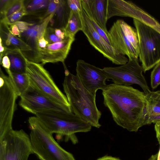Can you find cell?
Returning <instances> with one entry per match:
<instances>
[{"label": "cell", "instance_id": "ffe728a7", "mask_svg": "<svg viewBox=\"0 0 160 160\" xmlns=\"http://www.w3.org/2000/svg\"><path fill=\"white\" fill-rule=\"evenodd\" d=\"M4 24L6 26L7 30V32H4L6 35L4 42L6 46L12 47V48H14V49L19 50L22 52L33 50L32 47L30 45L20 38L13 35L11 32L9 28L8 27V25Z\"/></svg>", "mask_w": 160, "mask_h": 160}, {"label": "cell", "instance_id": "e0dca14e", "mask_svg": "<svg viewBox=\"0 0 160 160\" xmlns=\"http://www.w3.org/2000/svg\"><path fill=\"white\" fill-rule=\"evenodd\" d=\"M4 55H7L10 59L11 72H26V62L21 51L6 47L5 51L0 57H3Z\"/></svg>", "mask_w": 160, "mask_h": 160}, {"label": "cell", "instance_id": "d6986e66", "mask_svg": "<svg viewBox=\"0 0 160 160\" xmlns=\"http://www.w3.org/2000/svg\"><path fill=\"white\" fill-rule=\"evenodd\" d=\"M1 19L7 18L25 6L24 0H0Z\"/></svg>", "mask_w": 160, "mask_h": 160}, {"label": "cell", "instance_id": "4fadbf2b", "mask_svg": "<svg viewBox=\"0 0 160 160\" xmlns=\"http://www.w3.org/2000/svg\"><path fill=\"white\" fill-rule=\"evenodd\" d=\"M76 70L82 85L93 96H96L98 89L102 90L107 86L106 81L108 78L103 69L79 59L77 62Z\"/></svg>", "mask_w": 160, "mask_h": 160}, {"label": "cell", "instance_id": "52a82bcc", "mask_svg": "<svg viewBox=\"0 0 160 160\" xmlns=\"http://www.w3.org/2000/svg\"><path fill=\"white\" fill-rule=\"evenodd\" d=\"M19 96L13 83L8 76L0 71V142L11 130Z\"/></svg>", "mask_w": 160, "mask_h": 160}, {"label": "cell", "instance_id": "277c9868", "mask_svg": "<svg viewBox=\"0 0 160 160\" xmlns=\"http://www.w3.org/2000/svg\"><path fill=\"white\" fill-rule=\"evenodd\" d=\"M30 138L34 153L41 160H75L73 155L62 148L52 134L36 116L29 118Z\"/></svg>", "mask_w": 160, "mask_h": 160}, {"label": "cell", "instance_id": "7c38bea8", "mask_svg": "<svg viewBox=\"0 0 160 160\" xmlns=\"http://www.w3.org/2000/svg\"><path fill=\"white\" fill-rule=\"evenodd\" d=\"M115 16L127 17L137 20L152 28L159 24L155 18L131 1L107 0V20Z\"/></svg>", "mask_w": 160, "mask_h": 160}, {"label": "cell", "instance_id": "74e56055", "mask_svg": "<svg viewBox=\"0 0 160 160\" xmlns=\"http://www.w3.org/2000/svg\"><path fill=\"white\" fill-rule=\"evenodd\" d=\"M155 29L156 30L158 31L160 33V24L159 23L157 26L153 28Z\"/></svg>", "mask_w": 160, "mask_h": 160}, {"label": "cell", "instance_id": "836d02e7", "mask_svg": "<svg viewBox=\"0 0 160 160\" xmlns=\"http://www.w3.org/2000/svg\"><path fill=\"white\" fill-rule=\"evenodd\" d=\"M0 64L5 69L6 72L10 70V62L8 57L7 55L3 56L0 62Z\"/></svg>", "mask_w": 160, "mask_h": 160}, {"label": "cell", "instance_id": "d590c367", "mask_svg": "<svg viewBox=\"0 0 160 160\" xmlns=\"http://www.w3.org/2000/svg\"><path fill=\"white\" fill-rule=\"evenodd\" d=\"M154 128L156 137L160 146V122L155 123Z\"/></svg>", "mask_w": 160, "mask_h": 160}, {"label": "cell", "instance_id": "2e32d148", "mask_svg": "<svg viewBox=\"0 0 160 160\" xmlns=\"http://www.w3.org/2000/svg\"><path fill=\"white\" fill-rule=\"evenodd\" d=\"M107 0H81L82 8L89 17L92 18L108 35L107 28Z\"/></svg>", "mask_w": 160, "mask_h": 160}, {"label": "cell", "instance_id": "603a6c76", "mask_svg": "<svg viewBox=\"0 0 160 160\" xmlns=\"http://www.w3.org/2000/svg\"><path fill=\"white\" fill-rule=\"evenodd\" d=\"M120 22L122 28L127 39L138 53L139 39L136 29L122 20L120 19Z\"/></svg>", "mask_w": 160, "mask_h": 160}, {"label": "cell", "instance_id": "d4e9b609", "mask_svg": "<svg viewBox=\"0 0 160 160\" xmlns=\"http://www.w3.org/2000/svg\"><path fill=\"white\" fill-rule=\"evenodd\" d=\"M28 14L25 6L21 10L10 16L1 19L0 22L8 25H10L15 22L19 21L22 17Z\"/></svg>", "mask_w": 160, "mask_h": 160}, {"label": "cell", "instance_id": "5b68a950", "mask_svg": "<svg viewBox=\"0 0 160 160\" xmlns=\"http://www.w3.org/2000/svg\"><path fill=\"white\" fill-rule=\"evenodd\" d=\"M133 22L139 39L138 55L145 73L160 62V33L135 19Z\"/></svg>", "mask_w": 160, "mask_h": 160}, {"label": "cell", "instance_id": "7a4b0ae2", "mask_svg": "<svg viewBox=\"0 0 160 160\" xmlns=\"http://www.w3.org/2000/svg\"><path fill=\"white\" fill-rule=\"evenodd\" d=\"M62 83L63 90L72 112L92 126L100 128L102 115L96 102V96L90 93L83 86L76 75L66 68Z\"/></svg>", "mask_w": 160, "mask_h": 160}, {"label": "cell", "instance_id": "3957f363", "mask_svg": "<svg viewBox=\"0 0 160 160\" xmlns=\"http://www.w3.org/2000/svg\"><path fill=\"white\" fill-rule=\"evenodd\" d=\"M52 134H56L57 141L70 140L73 144L78 142L75 133L87 132L92 126L72 112L46 111L35 114Z\"/></svg>", "mask_w": 160, "mask_h": 160}, {"label": "cell", "instance_id": "83f0119b", "mask_svg": "<svg viewBox=\"0 0 160 160\" xmlns=\"http://www.w3.org/2000/svg\"><path fill=\"white\" fill-rule=\"evenodd\" d=\"M44 37L46 40L49 43L59 42L64 39L58 38L55 34L54 29L51 27H47Z\"/></svg>", "mask_w": 160, "mask_h": 160}, {"label": "cell", "instance_id": "4316f807", "mask_svg": "<svg viewBox=\"0 0 160 160\" xmlns=\"http://www.w3.org/2000/svg\"><path fill=\"white\" fill-rule=\"evenodd\" d=\"M160 85V62L154 67L151 75V85L153 89Z\"/></svg>", "mask_w": 160, "mask_h": 160}, {"label": "cell", "instance_id": "f1b7e54d", "mask_svg": "<svg viewBox=\"0 0 160 160\" xmlns=\"http://www.w3.org/2000/svg\"><path fill=\"white\" fill-rule=\"evenodd\" d=\"M93 27L97 33L109 44L111 45L108 35L107 34L101 27L92 18L88 17ZM112 46V45H111Z\"/></svg>", "mask_w": 160, "mask_h": 160}, {"label": "cell", "instance_id": "5bb4252c", "mask_svg": "<svg viewBox=\"0 0 160 160\" xmlns=\"http://www.w3.org/2000/svg\"><path fill=\"white\" fill-rule=\"evenodd\" d=\"M75 37L68 36L62 40L48 43L42 48L34 49V55L31 61L43 65L48 63L63 62L71 49Z\"/></svg>", "mask_w": 160, "mask_h": 160}, {"label": "cell", "instance_id": "8fae6325", "mask_svg": "<svg viewBox=\"0 0 160 160\" xmlns=\"http://www.w3.org/2000/svg\"><path fill=\"white\" fill-rule=\"evenodd\" d=\"M81 14L82 25V31L90 44L113 63L121 65L126 63L128 59L125 56L119 54L97 33L82 8Z\"/></svg>", "mask_w": 160, "mask_h": 160}, {"label": "cell", "instance_id": "4dcf8cb0", "mask_svg": "<svg viewBox=\"0 0 160 160\" xmlns=\"http://www.w3.org/2000/svg\"><path fill=\"white\" fill-rule=\"evenodd\" d=\"M67 1L70 11L77 12H81L82 8L81 0H68Z\"/></svg>", "mask_w": 160, "mask_h": 160}, {"label": "cell", "instance_id": "8992f818", "mask_svg": "<svg viewBox=\"0 0 160 160\" xmlns=\"http://www.w3.org/2000/svg\"><path fill=\"white\" fill-rule=\"evenodd\" d=\"M26 64V72L30 85L57 102L71 107L66 96L54 82L51 75L41 63L29 60L22 52Z\"/></svg>", "mask_w": 160, "mask_h": 160}, {"label": "cell", "instance_id": "9c48e42d", "mask_svg": "<svg viewBox=\"0 0 160 160\" xmlns=\"http://www.w3.org/2000/svg\"><path fill=\"white\" fill-rule=\"evenodd\" d=\"M103 69L113 84L126 86L139 85L146 95L151 91L142 74L143 68L138 58L129 60L126 64L117 67H106Z\"/></svg>", "mask_w": 160, "mask_h": 160}, {"label": "cell", "instance_id": "cb8c5ba5", "mask_svg": "<svg viewBox=\"0 0 160 160\" xmlns=\"http://www.w3.org/2000/svg\"><path fill=\"white\" fill-rule=\"evenodd\" d=\"M48 0H33L28 1L25 6L28 13L34 12L48 8Z\"/></svg>", "mask_w": 160, "mask_h": 160}, {"label": "cell", "instance_id": "f546056e", "mask_svg": "<svg viewBox=\"0 0 160 160\" xmlns=\"http://www.w3.org/2000/svg\"><path fill=\"white\" fill-rule=\"evenodd\" d=\"M146 98L148 102L160 106V90L150 91L146 95Z\"/></svg>", "mask_w": 160, "mask_h": 160}, {"label": "cell", "instance_id": "1f68e13d", "mask_svg": "<svg viewBox=\"0 0 160 160\" xmlns=\"http://www.w3.org/2000/svg\"><path fill=\"white\" fill-rule=\"evenodd\" d=\"M13 24L16 25L21 33L27 30L30 27L34 25L33 23H30L23 21H18Z\"/></svg>", "mask_w": 160, "mask_h": 160}, {"label": "cell", "instance_id": "ac0fdd59", "mask_svg": "<svg viewBox=\"0 0 160 160\" xmlns=\"http://www.w3.org/2000/svg\"><path fill=\"white\" fill-rule=\"evenodd\" d=\"M55 13H52L44 18L40 24L30 27L27 30L21 34H22L27 41H33L35 43L37 39L44 35L48 24L52 19Z\"/></svg>", "mask_w": 160, "mask_h": 160}, {"label": "cell", "instance_id": "ba28073f", "mask_svg": "<svg viewBox=\"0 0 160 160\" xmlns=\"http://www.w3.org/2000/svg\"><path fill=\"white\" fill-rule=\"evenodd\" d=\"M33 153L30 136L22 129L12 130L0 142V160H28Z\"/></svg>", "mask_w": 160, "mask_h": 160}, {"label": "cell", "instance_id": "7402d4cb", "mask_svg": "<svg viewBox=\"0 0 160 160\" xmlns=\"http://www.w3.org/2000/svg\"><path fill=\"white\" fill-rule=\"evenodd\" d=\"M7 73L12 80L19 96H20L30 86L29 79L27 73L11 71Z\"/></svg>", "mask_w": 160, "mask_h": 160}, {"label": "cell", "instance_id": "9a60e30c", "mask_svg": "<svg viewBox=\"0 0 160 160\" xmlns=\"http://www.w3.org/2000/svg\"><path fill=\"white\" fill-rule=\"evenodd\" d=\"M108 36L111 45L120 54L128 56V60L138 58V53L127 39L122 28L120 19L114 22Z\"/></svg>", "mask_w": 160, "mask_h": 160}, {"label": "cell", "instance_id": "30bf717a", "mask_svg": "<svg viewBox=\"0 0 160 160\" xmlns=\"http://www.w3.org/2000/svg\"><path fill=\"white\" fill-rule=\"evenodd\" d=\"M20 97L19 105L28 112L34 114L46 111L72 112L71 107L57 102L30 85Z\"/></svg>", "mask_w": 160, "mask_h": 160}, {"label": "cell", "instance_id": "d6a6232c", "mask_svg": "<svg viewBox=\"0 0 160 160\" xmlns=\"http://www.w3.org/2000/svg\"><path fill=\"white\" fill-rule=\"evenodd\" d=\"M160 122V114L151 115L148 116L146 121V125L155 123Z\"/></svg>", "mask_w": 160, "mask_h": 160}, {"label": "cell", "instance_id": "44dd1931", "mask_svg": "<svg viewBox=\"0 0 160 160\" xmlns=\"http://www.w3.org/2000/svg\"><path fill=\"white\" fill-rule=\"evenodd\" d=\"M64 29L67 34L72 37H75V35L78 31H82V25L81 12L70 11Z\"/></svg>", "mask_w": 160, "mask_h": 160}, {"label": "cell", "instance_id": "6da1fadb", "mask_svg": "<svg viewBox=\"0 0 160 160\" xmlns=\"http://www.w3.org/2000/svg\"><path fill=\"white\" fill-rule=\"evenodd\" d=\"M103 103L115 122L130 132L146 125V95L130 86L111 84L102 90Z\"/></svg>", "mask_w": 160, "mask_h": 160}, {"label": "cell", "instance_id": "484cf974", "mask_svg": "<svg viewBox=\"0 0 160 160\" xmlns=\"http://www.w3.org/2000/svg\"><path fill=\"white\" fill-rule=\"evenodd\" d=\"M67 4V1L50 0L49 1L47 10L44 16V18L53 13H55Z\"/></svg>", "mask_w": 160, "mask_h": 160}, {"label": "cell", "instance_id": "8d00e7d4", "mask_svg": "<svg viewBox=\"0 0 160 160\" xmlns=\"http://www.w3.org/2000/svg\"><path fill=\"white\" fill-rule=\"evenodd\" d=\"M97 160H120L119 159L110 156H106L100 158Z\"/></svg>", "mask_w": 160, "mask_h": 160}, {"label": "cell", "instance_id": "e575fe53", "mask_svg": "<svg viewBox=\"0 0 160 160\" xmlns=\"http://www.w3.org/2000/svg\"><path fill=\"white\" fill-rule=\"evenodd\" d=\"M9 28L11 32L14 35L18 36V38H20L21 34L17 26L14 24L10 25Z\"/></svg>", "mask_w": 160, "mask_h": 160}]
</instances>
